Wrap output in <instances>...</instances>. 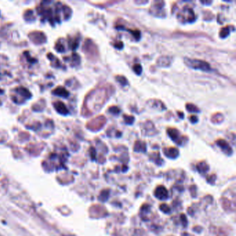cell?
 Segmentation results:
<instances>
[{
  "mask_svg": "<svg viewBox=\"0 0 236 236\" xmlns=\"http://www.w3.org/2000/svg\"><path fill=\"white\" fill-rule=\"evenodd\" d=\"M217 144H218L222 150L225 151L226 152H229V154L230 152L231 153V148H230L229 144H228V143L226 142V141L223 140V139H219V140L217 141Z\"/></svg>",
  "mask_w": 236,
  "mask_h": 236,
  "instance_id": "obj_8",
  "label": "cell"
},
{
  "mask_svg": "<svg viewBox=\"0 0 236 236\" xmlns=\"http://www.w3.org/2000/svg\"><path fill=\"white\" fill-rule=\"evenodd\" d=\"M114 46L115 48H117V49H121L123 48V43L121 41L117 42H116V43H114Z\"/></svg>",
  "mask_w": 236,
  "mask_h": 236,
  "instance_id": "obj_18",
  "label": "cell"
},
{
  "mask_svg": "<svg viewBox=\"0 0 236 236\" xmlns=\"http://www.w3.org/2000/svg\"><path fill=\"white\" fill-rule=\"evenodd\" d=\"M157 64L160 67H167L171 65V60L168 56H161L157 60Z\"/></svg>",
  "mask_w": 236,
  "mask_h": 236,
  "instance_id": "obj_6",
  "label": "cell"
},
{
  "mask_svg": "<svg viewBox=\"0 0 236 236\" xmlns=\"http://www.w3.org/2000/svg\"><path fill=\"white\" fill-rule=\"evenodd\" d=\"M224 121V117L222 114L218 113L215 114L213 117H212V121L215 123H221L222 121Z\"/></svg>",
  "mask_w": 236,
  "mask_h": 236,
  "instance_id": "obj_11",
  "label": "cell"
},
{
  "mask_svg": "<svg viewBox=\"0 0 236 236\" xmlns=\"http://www.w3.org/2000/svg\"><path fill=\"white\" fill-rule=\"evenodd\" d=\"M163 152H165L166 156L171 158H175L179 155V150H178V149L175 148L165 149V150H163Z\"/></svg>",
  "mask_w": 236,
  "mask_h": 236,
  "instance_id": "obj_7",
  "label": "cell"
},
{
  "mask_svg": "<svg viewBox=\"0 0 236 236\" xmlns=\"http://www.w3.org/2000/svg\"><path fill=\"white\" fill-rule=\"evenodd\" d=\"M186 108L188 110V112H200V109L199 108L196 107L195 105L191 103H188L186 106Z\"/></svg>",
  "mask_w": 236,
  "mask_h": 236,
  "instance_id": "obj_15",
  "label": "cell"
},
{
  "mask_svg": "<svg viewBox=\"0 0 236 236\" xmlns=\"http://www.w3.org/2000/svg\"><path fill=\"white\" fill-rule=\"evenodd\" d=\"M123 119L125 120V123L126 124L131 125L132 124L133 122L134 121V117L133 116H128V115H123Z\"/></svg>",
  "mask_w": 236,
  "mask_h": 236,
  "instance_id": "obj_14",
  "label": "cell"
},
{
  "mask_svg": "<svg viewBox=\"0 0 236 236\" xmlns=\"http://www.w3.org/2000/svg\"><path fill=\"white\" fill-rule=\"evenodd\" d=\"M134 149V151H137V152H140V151H144V152H145L146 149V144L144 142H143V141H137L135 143Z\"/></svg>",
  "mask_w": 236,
  "mask_h": 236,
  "instance_id": "obj_9",
  "label": "cell"
},
{
  "mask_svg": "<svg viewBox=\"0 0 236 236\" xmlns=\"http://www.w3.org/2000/svg\"><path fill=\"white\" fill-rule=\"evenodd\" d=\"M155 195L157 198L160 199V200H163L168 196V191L165 187L160 186L156 189Z\"/></svg>",
  "mask_w": 236,
  "mask_h": 236,
  "instance_id": "obj_5",
  "label": "cell"
},
{
  "mask_svg": "<svg viewBox=\"0 0 236 236\" xmlns=\"http://www.w3.org/2000/svg\"><path fill=\"white\" fill-rule=\"evenodd\" d=\"M229 26H226L222 28L221 31H220V36L222 38H226L228 36H229L230 33V28H229Z\"/></svg>",
  "mask_w": 236,
  "mask_h": 236,
  "instance_id": "obj_12",
  "label": "cell"
},
{
  "mask_svg": "<svg viewBox=\"0 0 236 236\" xmlns=\"http://www.w3.org/2000/svg\"><path fill=\"white\" fill-rule=\"evenodd\" d=\"M184 62L188 67H191L192 69H200V70H202L204 71H208L210 70V65L206 61L185 58Z\"/></svg>",
  "mask_w": 236,
  "mask_h": 236,
  "instance_id": "obj_1",
  "label": "cell"
},
{
  "mask_svg": "<svg viewBox=\"0 0 236 236\" xmlns=\"http://www.w3.org/2000/svg\"><path fill=\"white\" fill-rule=\"evenodd\" d=\"M177 16L178 17H181V20H186L187 22H193L195 20V14L193 13L192 9L188 6L185 7L182 11V13L181 14H179Z\"/></svg>",
  "mask_w": 236,
  "mask_h": 236,
  "instance_id": "obj_2",
  "label": "cell"
},
{
  "mask_svg": "<svg viewBox=\"0 0 236 236\" xmlns=\"http://www.w3.org/2000/svg\"><path fill=\"white\" fill-rule=\"evenodd\" d=\"M92 122V129L93 130H97L100 129L101 127L105 124L106 119L104 117V116H100L99 117L96 118L94 120H93Z\"/></svg>",
  "mask_w": 236,
  "mask_h": 236,
  "instance_id": "obj_4",
  "label": "cell"
},
{
  "mask_svg": "<svg viewBox=\"0 0 236 236\" xmlns=\"http://www.w3.org/2000/svg\"><path fill=\"white\" fill-rule=\"evenodd\" d=\"M167 132L170 137H171L175 142L177 143L178 145H181L182 141L181 140L180 132H179L177 129L170 127V128H168L167 129Z\"/></svg>",
  "mask_w": 236,
  "mask_h": 236,
  "instance_id": "obj_3",
  "label": "cell"
},
{
  "mask_svg": "<svg viewBox=\"0 0 236 236\" xmlns=\"http://www.w3.org/2000/svg\"><path fill=\"white\" fill-rule=\"evenodd\" d=\"M116 79L119 83H121L123 86H125L128 85V80H127L126 78H125L123 75H117L116 76Z\"/></svg>",
  "mask_w": 236,
  "mask_h": 236,
  "instance_id": "obj_13",
  "label": "cell"
},
{
  "mask_svg": "<svg viewBox=\"0 0 236 236\" xmlns=\"http://www.w3.org/2000/svg\"><path fill=\"white\" fill-rule=\"evenodd\" d=\"M190 120H191V123H196V122L197 121V120H198V119H197V118L195 117V116L193 115V116H191V117Z\"/></svg>",
  "mask_w": 236,
  "mask_h": 236,
  "instance_id": "obj_19",
  "label": "cell"
},
{
  "mask_svg": "<svg viewBox=\"0 0 236 236\" xmlns=\"http://www.w3.org/2000/svg\"><path fill=\"white\" fill-rule=\"evenodd\" d=\"M108 111H109V113L114 115H118L120 113L119 108L117 107V106H112L108 109Z\"/></svg>",
  "mask_w": 236,
  "mask_h": 236,
  "instance_id": "obj_16",
  "label": "cell"
},
{
  "mask_svg": "<svg viewBox=\"0 0 236 236\" xmlns=\"http://www.w3.org/2000/svg\"><path fill=\"white\" fill-rule=\"evenodd\" d=\"M133 70L134 71V72L136 73L137 75H140L141 72H142V67L140 64H136V65H134L133 67Z\"/></svg>",
  "mask_w": 236,
  "mask_h": 236,
  "instance_id": "obj_17",
  "label": "cell"
},
{
  "mask_svg": "<svg viewBox=\"0 0 236 236\" xmlns=\"http://www.w3.org/2000/svg\"><path fill=\"white\" fill-rule=\"evenodd\" d=\"M152 102V107L154 108H157L159 109H161V110H163V109H166L165 106L162 102L160 101V100H152V101H150Z\"/></svg>",
  "mask_w": 236,
  "mask_h": 236,
  "instance_id": "obj_10",
  "label": "cell"
},
{
  "mask_svg": "<svg viewBox=\"0 0 236 236\" xmlns=\"http://www.w3.org/2000/svg\"><path fill=\"white\" fill-rule=\"evenodd\" d=\"M201 2H202V4L206 3V2H204V1H201ZM206 3H207V4H211V3H212V1H209V2H208H208H206Z\"/></svg>",
  "mask_w": 236,
  "mask_h": 236,
  "instance_id": "obj_20",
  "label": "cell"
}]
</instances>
